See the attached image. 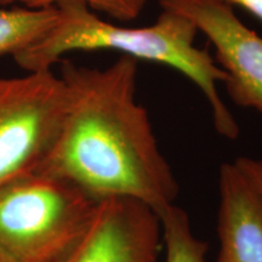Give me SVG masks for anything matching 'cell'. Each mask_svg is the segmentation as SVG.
Here are the masks:
<instances>
[{"mask_svg":"<svg viewBox=\"0 0 262 262\" xmlns=\"http://www.w3.org/2000/svg\"><path fill=\"white\" fill-rule=\"evenodd\" d=\"M60 63L67 107L56 142L35 172L74 183L98 202L127 196L157 214L175 204L178 180L136 101L135 58L120 56L106 68Z\"/></svg>","mask_w":262,"mask_h":262,"instance_id":"cell-1","label":"cell"},{"mask_svg":"<svg viewBox=\"0 0 262 262\" xmlns=\"http://www.w3.org/2000/svg\"><path fill=\"white\" fill-rule=\"evenodd\" d=\"M57 21L37 42L19 51L14 60L27 72L50 71L73 51H118L136 61L165 64L188 78L208 101L219 135L239 136V125L219 94L217 84L226 74L205 49L195 45L198 29L185 16L162 10L157 21L146 27H123L101 18L81 2L56 5Z\"/></svg>","mask_w":262,"mask_h":262,"instance_id":"cell-2","label":"cell"},{"mask_svg":"<svg viewBox=\"0 0 262 262\" xmlns=\"http://www.w3.org/2000/svg\"><path fill=\"white\" fill-rule=\"evenodd\" d=\"M98 201L63 179L31 172L0 186V255L8 262H64Z\"/></svg>","mask_w":262,"mask_h":262,"instance_id":"cell-3","label":"cell"},{"mask_svg":"<svg viewBox=\"0 0 262 262\" xmlns=\"http://www.w3.org/2000/svg\"><path fill=\"white\" fill-rule=\"evenodd\" d=\"M66 107L64 83L51 70L0 77V186L37 171L56 142Z\"/></svg>","mask_w":262,"mask_h":262,"instance_id":"cell-4","label":"cell"},{"mask_svg":"<svg viewBox=\"0 0 262 262\" xmlns=\"http://www.w3.org/2000/svg\"><path fill=\"white\" fill-rule=\"evenodd\" d=\"M159 4L191 19L215 49L229 98L262 116V37L219 0H159Z\"/></svg>","mask_w":262,"mask_h":262,"instance_id":"cell-5","label":"cell"},{"mask_svg":"<svg viewBox=\"0 0 262 262\" xmlns=\"http://www.w3.org/2000/svg\"><path fill=\"white\" fill-rule=\"evenodd\" d=\"M159 215L145 203L113 196L98 203L79 244L64 262H159Z\"/></svg>","mask_w":262,"mask_h":262,"instance_id":"cell-6","label":"cell"},{"mask_svg":"<svg viewBox=\"0 0 262 262\" xmlns=\"http://www.w3.org/2000/svg\"><path fill=\"white\" fill-rule=\"evenodd\" d=\"M217 262H262V198L233 162L219 172Z\"/></svg>","mask_w":262,"mask_h":262,"instance_id":"cell-7","label":"cell"},{"mask_svg":"<svg viewBox=\"0 0 262 262\" xmlns=\"http://www.w3.org/2000/svg\"><path fill=\"white\" fill-rule=\"evenodd\" d=\"M57 21V8H0V57L25 50L50 31Z\"/></svg>","mask_w":262,"mask_h":262,"instance_id":"cell-8","label":"cell"},{"mask_svg":"<svg viewBox=\"0 0 262 262\" xmlns=\"http://www.w3.org/2000/svg\"><path fill=\"white\" fill-rule=\"evenodd\" d=\"M162 222L165 258L163 262H206L209 245L193 234L189 217L176 204L158 212Z\"/></svg>","mask_w":262,"mask_h":262,"instance_id":"cell-9","label":"cell"},{"mask_svg":"<svg viewBox=\"0 0 262 262\" xmlns=\"http://www.w3.org/2000/svg\"><path fill=\"white\" fill-rule=\"evenodd\" d=\"M63 2H81L95 12L119 22H129L139 17L149 0H0V5L21 4L28 9H45Z\"/></svg>","mask_w":262,"mask_h":262,"instance_id":"cell-10","label":"cell"},{"mask_svg":"<svg viewBox=\"0 0 262 262\" xmlns=\"http://www.w3.org/2000/svg\"><path fill=\"white\" fill-rule=\"evenodd\" d=\"M239 171L243 173L251 187L262 198V159L250 157H238L233 160Z\"/></svg>","mask_w":262,"mask_h":262,"instance_id":"cell-11","label":"cell"},{"mask_svg":"<svg viewBox=\"0 0 262 262\" xmlns=\"http://www.w3.org/2000/svg\"><path fill=\"white\" fill-rule=\"evenodd\" d=\"M219 2L232 8L238 6V8L247 10L262 24V0H219Z\"/></svg>","mask_w":262,"mask_h":262,"instance_id":"cell-12","label":"cell"},{"mask_svg":"<svg viewBox=\"0 0 262 262\" xmlns=\"http://www.w3.org/2000/svg\"><path fill=\"white\" fill-rule=\"evenodd\" d=\"M0 262H8V261H6V260H5V258H4V257H3V256H2V255H0Z\"/></svg>","mask_w":262,"mask_h":262,"instance_id":"cell-13","label":"cell"}]
</instances>
